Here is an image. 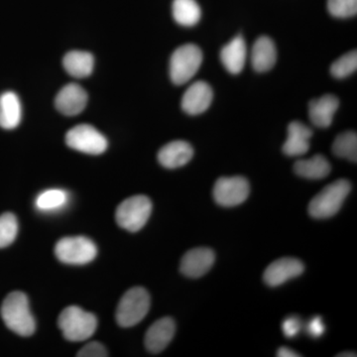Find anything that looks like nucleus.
Returning a JSON list of instances; mask_svg holds the SVG:
<instances>
[{"instance_id":"24","label":"nucleus","mask_w":357,"mask_h":357,"mask_svg":"<svg viewBox=\"0 0 357 357\" xmlns=\"http://www.w3.org/2000/svg\"><path fill=\"white\" fill-rule=\"evenodd\" d=\"M333 152L340 158H345L356 163L357 135L354 131H347L337 136L333 143Z\"/></svg>"},{"instance_id":"33","label":"nucleus","mask_w":357,"mask_h":357,"mask_svg":"<svg viewBox=\"0 0 357 357\" xmlns=\"http://www.w3.org/2000/svg\"><path fill=\"white\" fill-rule=\"evenodd\" d=\"M340 356V357H342V356H344V357H347V356H351V357H356V354H354V352H344V354H338V356Z\"/></svg>"},{"instance_id":"7","label":"nucleus","mask_w":357,"mask_h":357,"mask_svg":"<svg viewBox=\"0 0 357 357\" xmlns=\"http://www.w3.org/2000/svg\"><path fill=\"white\" fill-rule=\"evenodd\" d=\"M55 255L65 264L84 265L95 259L98 248L88 237H65L56 244Z\"/></svg>"},{"instance_id":"17","label":"nucleus","mask_w":357,"mask_h":357,"mask_svg":"<svg viewBox=\"0 0 357 357\" xmlns=\"http://www.w3.org/2000/svg\"><path fill=\"white\" fill-rule=\"evenodd\" d=\"M338 105V98L333 95H325L312 100L309 103V116L312 124L319 128L331 126Z\"/></svg>"},{"instance_id":"6","label":"nucleus","mask_w":357,"mask_h":357,"mask_svg":"<svg viewBox=\"0 0 357 357\" xmlns=\"http://www.w3.org/2000/svg\"><path fill=\"white\" fill-rule=\"evenodd\" d=\"M152 213V202L146 196L137 195L122 202L115 213L117 225L130 232L139 231Z\"/></svg>"},{"instance_id":"19","label":"nucleus","mask_w":357,"mask_h":357,"mask_svg":"<svg viewBox=\"0 0 357 357\" xmlns=\"http://www.w3.org/2000/svg\"><path fill=\"white\" fill-rule=\"evenodd\" d=\"M277 51L274 42L267 36L256 40L251 51V63L256 72L264 73L274 67Z\"/></svg>"},{"instance_id":"21","label":"nucleus","mask_w":357,"mask_h":357,"mask_svg":"<svg viewBox=\"0 0 357 357\" xmlns=\"http://www.w3.org/2000/svg\"><path fill=\"white\" fill-rule=\"evenodd\" d=\"M63 66L70 76L83 79L93 73L95 59L89 52L70 51L63 59Z\"/></svg>"},{"instance_id":"9","label":"nucleus","mask_w":357,"mask_h":357,"mask_svg":"<svg viewBox=\"0 0 357 357\" xmlns=\"http://www.w3.org/2000/svg\"><path fill=\"white\" fill-rule=\"evenodd\" d=\"M250 185L248 178L241 176L218 178L213 187V199L215 203L225 208L238 206L248 199Z\"/></svg>"},{"instance_id":"18","label":"nucleus","mask_w":357,"mask_h":357,"mask_svg":"<svg viewBox=\"0 0 357 357\" xmlns=\"http://www.w3.org/2000/svg\"><path fill=\"white\" fill-rule=\"evenodd\" d=\"M220 57L230 74H239L243 70L248 57V47L243 37L238 35L225 45L220 51Z\"/></svg>"},{"instance_id":"22","label":"nucleus","mask_w":357,"mask_h":357,"mask_svg":"<svg viewBox=\"0 0 357 357\" xmlns=\"http://www.w3.org/2000/svg\"><path fill=\"white\" fill-rule=\"evenodd\" d=\"M294 171L300 177L310 180H319L328 177L331 173V165L324 155L317 154L310 159H302L296 162Z\"/></svg>"},{"instance_id":"31","label":"nucleus","mask_w":357,"mask_h":357,"mask_svg":"<svg viewBox=\"0 0 357 357\" xmlns=\"http://www.w3.org/2000/svg\"><path fill=\"white\" fill-rule=\"evenodd\" d=\"M325 330L326 328L323 323V319L319 316L312 318L306 326L307 335L314 338L321 337L324 333H325Z\"/></svg>"},{"instance_id":"30","label":"nucleus","mask_w":357,"mask_h":357,"mask_svg":"<svg viewBox=\"0 0 357 357\" xmlns=\"http://www.w3.org/2000/svg\"><path fill=\"white\" fill-rule=\"evenodd\" d=\"M302 328V321L298 317H289L282 324V331L286 337H295Z\"/></svg>"},{"instance_id":"12","label":"nucleus","mask_w":357,"mask_h":357,"mask_svg":"<svg viewBox=\"0 0 357 357\" xmlns=\"http://www.w3.org/2000/svg\"><path fill=\"white\" fill-rule=\"evenodd\" d=\"M88 103V93L77 84H69L60 89L55 98L56 109L67 116L81 114Z\"/></svg>"},{"instance_id":"16","label":"nucleus","mask_w":357,"mask_h":357,"mask_svg":"<svg viewBox=\"0 0 357 357\" xmlns=\"http://www.w3.org/2000/svg\"><path fill=\"white\" fill-rule=\"evenodd\" d=\"M194 156V149L190 143L183 140L173 141L160 149L158 161L167 169L185 166Z\"/></svg>"},{"instance_id":"32","label":"nucleus","mask_w":357,"mask_h":357,"mask_svg":"<svg viewBox=\"0 0 357 357\" xmlns=\"http://www.w3.org/2000/svg\"><path fill=\"white\" fill-rule=\"evenodd\" d=\"M277 356L279 357H297L301 356L297 352L293 351L292 349L288 347H280L277 351Z\"/></svg>"},{"instance_id":"25","label":"nucleus","mask_w":357,"mask_h":357,"mask_svg":"<svg viewBox=\"0 0 357 357\" xmlns=\"http://www.w3.org/2000/svg\"><path fill=\"white\" fill-rule=\"evenodd\" d=\"M67 192L63 190L53 189L45 191L36 199V206L42 211H54L64 208L68 203Z\"/></svg>"},{"instance_id":"14","label":"nucleus","mask_w":357,"mask_h":357,"mask_svg":"<svg viewBox=\"0 0 357 357\" xmlns=\"http://www.w3.org/2000/svg\"><path fill=\"white\" fill-rule=\"evenodd\" d=\"M175 332L176 325L173 319L166 317L158 319L148 328L145 335V347L150 354H160L172 342Z\"/></svg>"},{"instance_id":"20","label":"nucleus","mask_w":357,"mask_h":357,"mask_svg":"<svg viewBox=\"0 0 357 357\" xmlns=\"http://www.w3.org/2000/svg\"><path fill=\"white\" fill-rule=\"evenodd\" d=\"M22 109L20 98L13 91L0 96V128L11 130L20 126Z\"/></svg>"},{"instance_id":"15","label":"nucleus","mask_w":357,"mask_h":357,"mask_svg":"<svg viewBox=\"0 0 357 357\" xmlns=\"http://www.w3.org/2000/svg\"><path fill=\"white\" fill-rule=\"evenodd\" d=\"M312 136V129L303 122L295 121L288 126V137L283 145L284 154L290 157L305 155L310 149V140Z\"/></svg>"},{"instance_id":"5","label":"nucleus","mask_w":357,"mask_h":357,"mask_svg":"<svg viewBox=\"0 0 357 357\" xmlns=\"http://www.w3.org/2000/svg\"><path fill=\"white\" fill-rule=\"evenodd\" d=\"M203 63V53L195 44L176 49L170 59V77L177 86L188 83L198 73Z\"/></svg>"},{"instance_id":"29","label":"nucleus","mask_w":357,"mask_h":357,"mask_svg":"<svg viewBox=\"0 0 357 357\" xmlns=\"http://www.w3.org/2000/svg\"><path fill=\"white\" fill-rule=\"evenodd\" d=\"M77 357H107L109 356L107 349L103 344L98 342H89L84 345L77 354Z\"/></svg>"},{"instance_id":"3","label":"nucleus","mask_w":357,"mask_h":357,"mask_svg":"<svg viewBox=\"0 0 357 357\" xmlns=\"http://www.w3.org/2000/svg\"><path fill=\"white\" fill-rule=\"evenodd\" d=\"M58 326L66 340L83 342L96 333L98 319L91 312L84 311L77 306H70L61 312Z\"/></svg>"},{"instance_id":"10","label":"nucleus","mask_w":357,"mask_h":357,"mask_svg":"<svg viewBox=\"0 0 357 357\" xmlns=\"http://www.w3.org/2000/svg\"><path fill=\"white\" fill-rule=\"evenodd\" d=\"M305 266L301 260L293 257H284L272 262L265 270L263 279L270 287H277L290 279L300 276Z\"/></svg>"},{"instance_id":"4","label":"nucleus","mask_w":357,"mask_h":357,"mask_svg":"<svg viewBox=\"0 0 357 357\" xmlns=\"http://www.w3.org/2000/svg\"><path fill=\"white\" fill-rule=\"evenodd\" d=\"M150 296L146 289L134 287L124 294L116 310L117 324L122 328H131L139 324L149 312Z\"/></svg>"},{"instance_id":"1","label":"nucleus","mask_w":357,"mask_h":357,"mask_svg":"<svg viewBox=\"0 0 357 357\" xmlns=\"http://www.w3.org/2000/svg\"><path fill=\"white\" fill-rule=\"evenodd\" d=\"M1 318L7 328L20 337H31L36 330L29 301L24 293L15 291L2 303Z\"/></svg>"},{"instance_id":"27","label":"nucleus","mask_w":357,"mask_h":357,"mask_svg":"<svg viewBox=\"0 0 357 357\" xmlns=\"http://www.w3.org/2000/svg\"><path fill=\"white\" fill-rule=\"evenodd\" d=\"M357 69V52L356 50L344 54L333 63L331 74L337 79H344L351 76Z\"/></svg>"},{"instance_id":"13","label":"nucleus","mask_w":357,"mask_h":357,"mask_svg":"<svg viewBox=\"0 0 357 357\" xmlns=\"http://www.w3.org/2000/svg\"><path fill=\"white\" fill-rule=\"evenodd\" d=\"M213 98V89L210 84L204 81L195 82L183 96L182 109L190 115L203 114L210 107Z\"/></svg>"},{"instance_id":"11","label":"nucleus","mask_w":357,"mask_h":357,"mask_svg":"<svg viewBox=\"0 0 357 357\" xmlns=\"http://www.w3.org/2000/svg\"><path fill=\"white\" fill-rule=\"evenodd\" d=\"M215 260V252L210 248L191 249L183 256L180 270L189 278H199L210 271Z\"/></svg>"},{"instance_id":"23","label":"nucleus","mask_w":357,"mask_h":357,"mask_svg":"<svg viewBox=\"0 0 357 357\" xmlns=\"http://www.w3.org/2000/svg\"><path fill=\"white\" fill-rule=\"evenodd\" d=\"M172 13L178 24L187 27L198 24L202 16L201 7L196 0H174Z\"/></svg>"},{"instance_id":"28","label":"nucleus","mask_w":357,"mask_h":357,"mask_svg":"<svg viewBox=\"0 0 357 357\" xmlns=\"http://www.w3.org/2000/svg\"><path fill=\"white\" fill-rule=\"evenodd\" d=\"M328 9L335 17H351L357 13V0H328Z\"/></svg>"},{"instance_id":"2","label":"nucleus","mask_w":357,"mask_h":357,"mask_svg":"<svg viewBox=\"0 0 357 357\" xmlns=\"http://www.w3.org/2000/svg\"><path fill=\"white\" fill-rule=\"evenodd\" d=\"M351 191V182L345 178L326 185L310 203V215L317 220L333 217L340 210Z\"/></svg>"},{"instance_id":"8","label":"nucleus","mask_w":357,"mask_h":357,"mask_svg":"<svg viewBox=\"0 0 357 357\" xmlns=\"http://www.w3.org/2000/svg\"><path fill=\"white\" fill-rule=\"evenodd\" d=\"M66 143L72 149L91 155L102 154L109 145L107 138L89 124H79L70 129L66 135Z\"/></svg>"},{"instance_id":"26","label":"nucleus","mask_w":357,"mask_h":357,"mask_svg":"<svg viewBox=\"0 0 357 357\" xmlns=\"http://www.w3.org/2000/svg\"><path fill=\"white\" fill-rule=\"evenodd\" d=\"M18 234L17 218L13 213L0 215V248H6L15 241Z\"/></svg>"}]
</instances>
